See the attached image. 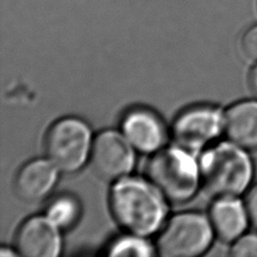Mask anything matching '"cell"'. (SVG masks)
<instances>
[{
  "label": "cell",
  "mask_w": 257,
  "mask_h": 257,
  "mask_svg": "<svg viewBox=\"0 0 257 257\" xmlns=\"http://www.w3.org/2000/svg\"><path fill=\"white\" fill-rule=\"evenodd\" d=\"M123 134L104 131L92 141L89 161L93 171L106 181H118L134 168L135 153Z\"/></svg>",
  "instance_id": "52a82bcc"
},
{
  "label": "cell",
  "mask_w": 257,
  "mask_h": 257,
  "mask_svg": "<svg viewBox=\"0 0 257 257\" xmlns=\"http://www.w3.org/2000/svg\"><path fill=\"white\" fill-rule=\"evenodd\" d=\"M243 203L250 225L257 229V183L251 185L245 192Z\"/></svg>",
  "instance_id": "e0dca14e"
},
{
  "label": "cell",
  "mask_w": 257,
  "mask_h": 257,
  "mask_svg": "<svg viewBox=\"0 0 257 257\" xmlns=\"http://www.w3.org/2000/svg\"><path fill=\"white\" fill-rule=\"evenodd\" d=\"M223 132L229 142L247 151L257 150V98L230 105L224 112Z\"/></svg>",
  "instance_id": "30bf717a"
},
{
  "label": "cell",
  "mask_w": 257,
  "mask_h": 257,
  "mask_svg": "<svg viewBox=\"0 0 257 257\" xmlns=\"http://www.w3.org/2000/svg\"><path fill=\"white\" fill-rule=\"evenodd\" d=\"M107 254L110 256H152L154 249L143 237L130 234L112 242Z\"/></svg>",
  "instance_id": "5bb4252c"
},
{
  "label": "cell",
  "mask_w": 257,
  "mask_h": 257,
  "mask_svg": "<svg viewBox=\"0 0 257 257\" xmlns=\"http://www.w3.org/2000/svg\"><path fill=\"white\" fill-rule=\"evenodd\" d=\"M79 215V205L70 196H59L47 208L46 217L59 229L71 227Z\"/></svg>",
  "instance_id": "4fadbf2b"
},
{
  "label": "cell",
  "mask_w": 257,
  "mask_h": 257,
  "mask_svg": "<svg viewBox=\"0 0 257 257\" xmlns=\"http://www.w3.org/2000/svg\"><path fill=\"white\" fill-rule=\"evenodd\" d=\"M248 84L251 92L257 98V61L256 64L251 68L248 75Z\"/></svg>",
  "instance_id": "ac0fdd59"
},
{
  "label": "cell",
  "mask_w": 257,
  "mask_h": 257,
  "mask_svg": "<svg viewBox=\"0 0 257 257\" xmlns=\"http://www.w3.org/2000/svg\"><path fill=\"white\" fill-rule=\"evenodd\" d=\"M209 221L214 235L226 243L241 237L250 224L244 203L237 197L216 198L209 211Z\"/></svg>",
  "instance_id": "8fae6325"
},
{
  "label": "cell",
  "mask_w": 257,
  "mask_h": 257,
  "mask_svg": "<svg viewBox=\"0 0 257 257\" xmlns=\"http://www.w3.org/2000/svg\"><path fill=\"white\" fill-rule=\"evenodd\" d=\"M109 207L123 230L141 237L156 232L166 216L164 197L150 182L138 178L124 177L114 183Z\"/></svg>",
  "instance_id": "6da1fadb"
},
{
  "label": "cell",
  "mask_w": 257,
  "mask_h": 257,
  "mask_svg": "<svg viewBox=\"0 0 257 257\" xmlns=\"http://www.w3.org/2000/svg\"><path fill=\"white\" fill-rule=\"evenodd\" d=\"M201 182L215 198L238 197L251 186L253 162L247 150L223 142L208 149L199 163Z\"/></svg>",
  "instance_id": "7a4b0ae2"
},
{
  "label": "cell",
  "mask_w": 257,
  "mask_h": 257,
  "mask_svg": "<svg viewBox=\"0 0 257 257\" xmlns=\"http://www.w3.org/2000/svg\"><path fill=\"white\" fill-rule=\"evenodd\" d=\"M15 241L18 254L26 257H55L61 249L59 228L46 216H34L23 222Z\"/></svg>",
  "instance_id": "ba28073f"
},
{
  "label": "cell",
  "mask_w": 257,
  "mask_h": 257,
  "mask_svg": "<svg viewBox=\"0 0 257 257\" xmlns=\"http://www.w3.org/2000/svg\"><path fill=\"white\" fill-rule=\"evenodd\" d=\"M58 169L48 160L37 159L25 164L15 178L17 195L26 202L45 199L55 186Z\"/></svg>",
  "instance_id": "7c38bea8"
},
{
  "label": "cell",
  "mask_w": 257,
  "mask_h": 257,
  "mask_svg": "<svg viewBox=\"0 0 257 257\" xmlns=\"http://www.w3.org/2000/svg\"><path fill=\"white\" fill-rule=\"evenodd\" d=\"M224 112L212 105H196L181 112L175 119L172 135L176 144L197 152L215 140L223 131Z\"/></svg>",
  "instance_id": "8992f818"
},
{
  "label": "cell",
  "mask_w": 257,
  "mask_h": 257,
  "mask_svg": "<svg viewBox=\"0 0 257 257\" xmlns=\"http://www.w3.org/2000/svg\"><path fill=\"white\" fill-rule=\"evenodd\" d=\"M121 132L130 144L142 153H154L164 143L165 131L159 117L150 110L136 108L122 118Z\"/></svg>",
  "instance_id": "9c48e42d"
},
{
  "label": "cell",
  "mask_w": 257,
  "mask_h": 257,
  "mask_svg": "<svg viewBox=\"0 0 257 257\" xmlns=\"http://www.w3.org/2000/svg\"><path fill=\"white\" fill-rule=\"evenodd\" d=\"M230 255L235 257H257V233H244L232 243Z\"/></svg>",
  "instance_id": "9a60e30c"
},
{
  "label": "cell",
  "mask_w": 257,
  "mask_h": 257,
  "mask_svg": "<svg viewBox=\"0 0 257 257\" xmlns=\"http://www.w3.org/2000/svg\"><path fill=\"white\" fill-rule=\"evenodd\" d=\"M213 236L209 218L195 212L181 213L162 229L156 249L164 257H194L210 247Z\"/></svg>",
  "instance_id": "5b68a950"
},
{
  "label": "cell",
  "mask_w": 257,
  "mask_h": 257,
  "mask_svg": "<svg viewBox=\"0 0 257 257\" xmlns=\"http://www.w3.org/2000/svg\"><path fill=\"white\" fill-rule=\"evenodd\" d=\"M149 182L165 200L189 201L201 181L200 169L190 152L178 147L156 153L147 167Z\"/></svg>",
  "instance_id": "3957f363"
},
{
  "label": "cell",
  "mask_w": 257,
  "mask_h": 257,
  "mask_svg": "<svg viewBox=\"0 0 257 257\" xmlns=\"http://www.w3.org/2000/svg\"><path fill=\"white\" fill-rule=\"evenodd\" d=\"M88 125L76 117H64L48 130L44 149L47 159L60 172L73 173L89 159L92 145Z\"/></svg>",
  "instance_id": "277c9868"
},
{
  "label": "cell",
  "mask_w": 257,
  "mask_h": 257,
  "mask_svg": "<svg viewBox=\"0 0 257 257\" xmlns=\"http://www.w3.org/2000/svg\"><path fill=\"white\" fill-rule=\"evenodd\" d=\"M14 254H15L14 252H11V251L6 250V249H2V250H1V253H0L1 256H3V255H14Z\"/></svg>",
  "instance_id": "d6986e66"
},
{
  "label": "cell",
  "mask_w": 257,
  "mask_h": 257,
  "mask_svg": "<svg viewBox=\"0 0 257 257\" xmlns=\"http://www.w3.org/2000/svg\"><path fill=\"white\" fill-rule=\"evenodd\" d=\"M240 50L244 57L257 61V24L248 27L240 37Z\"/></svg>",
  "instance_id": "2e32d148"
}]
</instances>
